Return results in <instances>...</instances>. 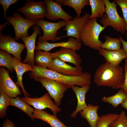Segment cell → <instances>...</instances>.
Segmentation results:
<instances>
[{"label":"cell","instance_id":"1","mask_svg":"<svg viewBox=\"0 0 127 127\" xmlns=\"http://www.w3.org/2000/svg\"><path fill=\"white\" fill-rule=\"evenodd\" d=\"M124 69L120 65L115 66L102 64L97 68L94 76V82L98 87L120 88L124 80Z\"/></svg>","mask_w":127,"mask_h":127},{"label":"cell","instance_id":"2","mask_svg":"<svg viewBox=\"0 0 127 127\" xmlns=\"http://www.w3.org/2000/svg\"><path fill=\"white\" fill-rule=\"evenodd\" d=\"M34 71L31 72L29 76L31 78L44 77L58 81L68 86L70 88L74 85L83 87L90 85L91 84V74L86 71L83 72L77 76H66L51 70L47 68L33 66Z\"/></svg>","mask_w":127,"mask_h":127},{"label":"cell","instance_id":"3","mask_svg":"<svg viewBox=\"0 0 127 127\" xmlns=\"http://www.w3.org/2000/svg\"><path fill=\"white\" fill-rule=\"evenodd\" d=\"M97 18L89 20L85 24L81 32L80 38L84 45L98 51L103 43L99 39L101 33L105 28L97 22Z\"/></svg>","mask_w":127,"mask_h":127},{"label":"cell","instance_id":"4","mask_svg":"<svg viewBox=\"0 0 127 127\" xmlns=\"http://www.w3.org/2000/svg\"><path fill=\"white\" fill-rule=\"evenodd\" d=\"M105 6V16L101 18L100 22L105 28L109 26L117 32L123 34L126 27L125 21L118 14L117 10V4L104 0Z\"/></svg>","mask_w":127,"mask_h":127},{"label":"cell","instance_id":"5","mask_svg":"<svg viewBox=\"0 0 127 127\" xmlns=\"http://www.w3.org/2000/svg\"><path fill=\"white\" fill-rule=\"evenodd\" d=\"M40 82L42 87L47 91L49 95L54 100L55 103L59 106L64 92L70 87L62 83L44 77H37L34 79Z\"/></svg>","mask_w":127,"mask_h":127},{"label":"cell","instance_id":"6","mask_svg":"<svg viewBox=\"0 0 127 127\" xmlns=\"http://www.w3.org/2000/svg\"><path fill=\"white\" fill-rule=\"evenodd\" d=\"M36 25L42 29L43 35L39 37L38 42L51 40L53 42L62 39L57 36V31L62 27L65 26L67 22L62 20L56 23L50 22L43 19L34 21Z\"/></svg>","mask_w":127,"mask_h":127},{"label":"cell","instance_id":"7","mask_svg":"<svg viewBox=\"0 0 127 127\" xmlns=\"http://www.w3.org/2000/svg\"><path fill=\"white\" fill-rule=\"evenodd\" d=\"M17 11L21 12L26 19L34 21L43 19L45 17L46 7L44 1L34 2L27 0L24 5Z\"/></svg>","mask_w":127,"mask_h":127},{"label":"cell","instance_id":"8","mask_svg":"<svg viewBox=\"0 0 127 127\" xmlns=\"http://www.w3.org/2000/svg\"><path fill=\"white\" fill-rule=\"evenodd\" d=\"M6 19L13 27L16 40L22 37L28 36V29L32 26L36 25L34 21L24 19L16 12L12 16H7Z\"/></svg>","mask_w":127,"mask_h":127},{"label":"cell","instance_id":"9","mask_svg":"<svg viewBox=\"0 0 127 127\" xmlns=\"http://www.w3.org/2000/svg\"><path fill=\"white\" fill-rule=\"evenodd\" d=\"M90 15L86 12L81 17H75L72 20H69L63 29L66 32L67 34L61 37L62 38L67 37L74 38L76 40L81 43L80 36L82 31L85 24L89 20Z\"/></svg>","mask_w":127,"mask_h":127},{"label":"cell","instance_id":"10","mask_svg":"<svg viewBox=\"0 0 127 127\" xmlns=\"http://www.w3.org/2000/svg\"><path fill=\"white\" fill-rule=\"evenodd\" d=\"M0 93L6 94L11 98H15L22 93L20 87L10 77L9 71L3 67L0 69Z\"/></svg>","mask_w":127,"mask_h":127},{"label":"cell","instance_id":"11","mask_svg":"<svg viewBox=\"0 0 127 127\" xmlns=\"http://www.w3.org/2000/svg\"><path fill=\"white\" fill-rule=\"evenodd\" d=\"M48 93H46L39 98H31L26 97L21 98L23 100L35 109L43 110L47 108L50 109L53 115L56 116L58 113L61 111V109L54 103Z\"/></svg>","mask_w":127,"mask_h":127},{"label":"cell","instance_id":"12","mask_svg":"<svg viewBox=\"0 0 127 127\" xmlns=\"http://www.w3.org/2000/svg\"><path fill=\"white\" fill-rule=\"evenodd\" d=\"M15 37L12 38L10 35L4 36L0 32V48L5 51L21 61V54L25 45L17 42Z\"/></svg>","mask_w":127,"mask_h":127},{"label":"cell","instance_id":"13","mask_svg":"<svg viewBox=\"0 0 127 127\" xmlns=\"http://www.w3.org/2000/svg\"><path fill=\"white\" fill-rule=\"evenodd\" d=\"M44 1L47 9L45 17L48 19L54 21L61 19L67 22L73 19L71 16L64 10L61 5L55 0H45Z\"/></svg>","mask_w":127,"mask_h":127},{"label":"cell","instance_id":"14","mask_svg":"<svg viewBox=\"0 0 127 127\" xmlns=\"http://www.w3.org/2000/svg\"><path fill=\"white\" fill-rule=\"evenodd\" d=\"M48 68L51 70L68 76H77L83 73V67L81 65L73 67L57 58L53 59Z\"/></svg>","mask_w":127,"mask_h":127},{"label":"cell","instance_id":"15","mask_svg":"<svg viewBox=\"0 0 127 127\" xmlns=\"http://www.w3.org/2000/svg\"><path fill=\"white\" fill-rule=\"evenodd\" d=\"M40 28L36 25L33 27L34 32L30 36H23L20 39L24 44L27 51L26 57L23 61V63L35 66L34 52L36 40L38 34L40 33Z\"/></svg>","mask_w":127,"mask_h":127},{"label":"cell","instance_id":"16","mask_svg":"<svg viewBox=\"0 0 127 127\" xmlns=\"http://www.w3.org/2000/svg\"><path fill=\"white\" fill-rule=\"evenodd\" d=\"M82 44L73 37L69 38L67 41L60 42L50 43L47 41L38 42L35 47V50H43L48 52L57 47L67 48L73 49L76 51L80 50Z\"/></svg>","mask_w":127,"mask_h":127},{"label":"cell","instance_id":"17","mask_svg":"<svg viewBox=\"0 0 127 127\" xmlns=\"http://www.w3.org/2000/svg\"><path fill=\"white\" fill-rule=\"evenodd\" d=\"M76 50L70 48L61 47L58 51L51 53L52 59L57 58L65 62L73 64L75 67L80 66L82 60Z\"/></svg>","mask_w":127,"mask_h":127},{"label":"cell","instance_id":"18","mask_svg":"<svg viewBox=\"0 0 127 127\" xmlns=\"http://www.w3.org/2000/svg\"><path fill=\"white\" fill-rule=\"evenodd\" d=\"M12 64L17 75V81L15 83L21 87L25 97L28 96L29 95L25 89L23 84L22 76L25 72L28 71L32 72L34 71L33 66L22 63L20 61L12 56Z\"/></svg>","mask_w":127,"mask_h":127},{"label":"cell","instance_id":"19","mask_svg":"<svg viewBox=\"0 0 127 127\" xmlns=\"http://www.w3.org/2000/svg\"><path fill=\"white\" fill-rule=\"evenodd\" d=\"M99 55L105 59L106 63L115 66L119 65L122 61L127 58L126 55L122 48L117 50L109 51L101 48L98 50Z\"/></svg>","mask_w":127,"mask_h":127},{"label":"cell","instance_id":"20","mask_svg":"<svg viewBox=\"0 0 127 127\" xmlns=\"http://www.w3.org/2000/svg\"><path fill=\"white\" fill-rule=\"evenodd\" d=\"M71 88L76 95L77 99V105L75 110L71 115L72 118L76 117L79 112L86 107L87 105L85 102L86 94L90 88V85L79 87L74 85Z\"/></svg>","mask_w":127,"mask_h":127},{"label":"cell","instance_id":"21","mask_svg":"<svg viewBox=\"0 0 127 127\" xmlns=\"http://www.w3.org/2000/svg\"><path fill=\"white\" fill-rule=\"evenodd\" d=\"M33 115L34 119H38L48 124L52 127H68L57 118L44 110L34 109Z\"/></svg>","mask_w":127,"mask_h":127},{"label":"cell","instance_id":"22","mask_svg":"<svg viewBox=\"0 0 127 127\" xmlns=\"http://www.w3.org/2000/svg\"><path fill=\"white\" fill-rule=\"evenodd\" d=\"M99 108L98 105L89 103L86 107L79 112L81 117L87 120L91 127H96L99 117L97 113Z\"/></svg>","mask_w":127,"mask_h":127},{"label":"cell","instance_id":"23","mask_svg":"<svg viewBox=\"0 0 127 127\" xmlns=\"http://www.w3.org/2000/svg\"><path fill=\"white\" fill-rule=\"evenodd\" d=\"M91 9V14L89 18V20L93 18H101L104 16L105 12L104 0H89Z\"/></svg>","mask_w":127,"mask_h":127},{"label":"cell","instance_id":"24","mask_svg":"<svg viewBox=\"0 0 127 127\" xmlns=\"http://www.w3.org/2000/svg\"><path fill=\"white\" fill-rule=\"evenodd\" d=\"M61 5L68 6L73 8L75 11L77 16H80L81 11L84 7L89 5V0H56Z\"/></svg>","mask_w":127,"mask_h":127},{"label":"cell","instance_id":"25","mask_svg":"<svg viewBox=\"0 0 127 127\" xmlns=\"http://www.w3.org/2000/svg\"><path fill=\"white\" fill-rule=\"evenodd\" d=\"M51 53L48 52L41 50L36 51L34 60L36 64V66L48 68L53 60Z\"/></svg>","mask_w":127,"mask_h":127},{"label":"cell","instance_id":"26","mask_svg":"<svg viewBox=\"0 0 127 127\" xmlns=\"http://www.w3.org/2000/svg\"><path fill=\"white\" fill-rule=\"evenodd\" d=\"M127 98V94L121 89L115 94L109 97H103L101 100L103 102L109 103L113 107L116 108Z\"/></svg>","mask_w":127,"mask_h":127},{"label":"cell","instance_id":"27","mask_svg":"<svg viewBox=\"0 0 127 127\" xmlns=\"http://www.w3.org/2000/svg\"><path fill=\"white\" fill-rule=\"evenodd\" d=\"M11 106L15 107L21 110L26 114L32 120H34L33 115L34 109L31 107L28 103L17 96L14 98L10 99Z\"/></svg>","mask_w":127,"mask_h":127},{"label":"cell","instance_id":"28","mask_svg":"<svg viewBox=\"0 0 127 127\" xmlns=\"http://www.w3.org/2000/svg\"><path fill=\"white\" fill-rule=\"evenodd\" d=\"M105 41L103 43L101 48L109 51L119 50L121 48L122 43L119 38L105 36Z\"/></svg>","mask_w":127,"mask_h":127},{"label":"cell","instance_id":"29","mask_svg":"<svg viewBox=\"0 0 127 127\" xmlns=\"http://www.w3.org/2000/svg\"><path fill=\"white\" fill-rule=\"evenodd\" d=\"M0 66L6 67L10 71L13 72L15 71L12 65V56L2 50L0 51Z\"/></svg>","mask_w":127,"mask_h":127},{"label":"cell","instance_id":"30","mask_svg":"<svg viewBox=\"0 0 127 127\" xmlns=\"http://www.w3.org/2000/svg\"><path fill=\"white\" fill-rule=\"evenodd\" d=\"M119 115L115 113H109L100 116L96 127H109L111 123L116 119Z\"/></svg>","mask_w":127,"mask_h":127},{"label":"cell","instance_id":"31","mask_svg":"<svg viewBox=\"0 0 127 127\" xmlns=\"http://www.w3.org/2000/svg\"><path fill=\"white\" fill-rule=\"evenodd\" d=\"M0 93V117L2 118L6 116L7 108L11 105V98L5 93Z\"/></svg>","mask_w":127,"mask_h":127},{"label":"cell","instance_id":"32","mask_svg":"<svg viewBox=\"0 0 127 127\" xmlns=\"http://www.w3.org/2000/svg\"><path fill=\"white\" fill-rule=\"evenodd\" d=\"M109 127H127V116L122 111L118 118L112 122Z\"/></svg>","mask_w":127,"mask_h":127},{"label":"cell","instance_id":"33","mask_svg":"<svg viewBox=\"0 0 127 127\" xmlns=\"http://www.w3.org/2000/svg\"><path fill=\"white\" fill-rule=\"evenodd\" d=\"M114 2L119 5L122 10L126 24V30L127 31V0H115Z\"/></svg>","mask_w":127,"mask_h":127},{"label":"cell","instance_id":"34","mask_svg":"<svg viewBox=\"0 0 127 127\" xmlns=\"http://www.w3.org/2000/svg\"><path fill=\"white\" fill-rule=\"evenodd\" d=\"M18 1V0H0V4L4 10V18L6 19V13L9 7L13 4H15Z\"/></svg>","mask_w":127,"mask_h":127},{"label":"cell","instance_id":"35","mask_svg":"<svg viewBox=\"0 0 127 127\" xmlns=\"http://www.w3.org/2000/svg\"><path fill=\"white\" fill-rule=\"evenodd\" d=\"M124 80L120 88L123 90L127 94V58L125 59V63L124 66Z\"/></svg>","mask_w":127,"mask_h":127},{"label":"cell","instance_id":"36","mask_svg":"<svg viewBox=\"0 0 127 127\" xmlns=\"http://www.w3.org/2000/svg\"><path fill=\"white\" fill-rule=\"evenodd\" d=\"M3 127H15L14 124L10 120L7 119L4 122Z\"/></svg>","mask_w":127,"mask_h":127},{"label":"cell","instance_id":"37","mask_svg":"<svg viewBox=\"0 0 127 127\" xmlns=\"http://www.w3.org/2000/svg\"><path fill=\"white\" fill-rule=\"evenodd\" d=\"M119 38L121 41L122 44V49L125 52L127 58V41L124 40L121 37H120Z\"/></svg>","mask_w":127,"mask_h":127},{"label":"cell","instance_id":"38","mask_svg":"<svg viewBox=\"0 0 127 127\" xmlns=\"http://www.w3.org/2000/svg\"><path fill=\"white\" fill-rule=\"evenodd\" d=\"M121 105L122 107L127 110V98L124 100Z\"/></svg>","mask_w":127,"mask_h":127},{"label":"cell","instance_id":"39","mask_svg":"<svg viewBox=\"0 0 127 127\" xmlns=\"http://www.w3.org/2000/svg\"><path fill=\"white\" fill-rule=\"evenodd\" d=\"M125 33L126 35L127 36V31H126Z\"/></svg>","mask_w":127,"mask_h":127},{"label":"cell","instance_id":"40","mask_svg":"<svg viewBox=\"0 0 127 127\" xmlns=\"http://www.w3.org/2000/svg\"></svg>","mask_w":127,"mask_h":127}]
</instances>
